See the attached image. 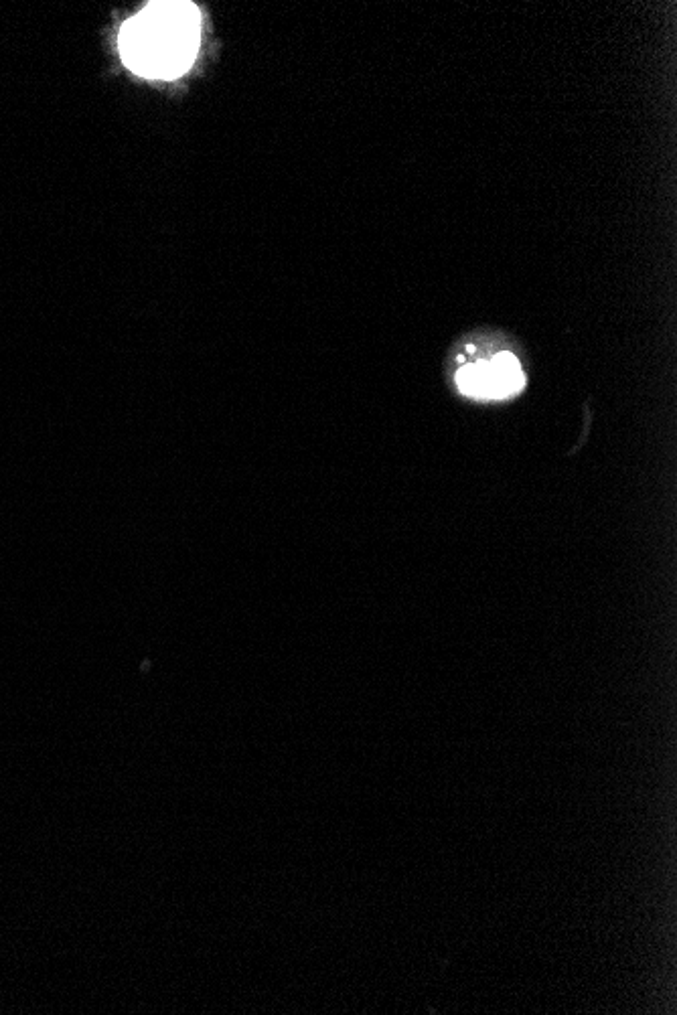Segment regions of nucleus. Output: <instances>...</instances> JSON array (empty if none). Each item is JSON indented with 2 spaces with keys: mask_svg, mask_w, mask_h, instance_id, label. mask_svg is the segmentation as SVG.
Listing matches in <instances>:
<instances>
[{
  "mask_svg": "<svg viewBox=\"0 0 677 1015\" xmlns=\"http://www.w3.org/2000/svg\"><path fill=\"white\" fill-rule=\"evenodd\" d=\"M199 15L191 5H150L120 35L124 61L142 75L175 77L195 59Z\"/></svg>",
  "mask_w": 677,
  "mask_h": 1015,
  "instance_id": "f257e3e1",
  "label": "nucleus"
},
{
  "mask_svg": "<svg viewBox=\"0 0 677 1015\" xmlns=\"http://www.w3.org/2000/svg\"><path fill=\"white\" fill-rule=\"evenodd\" d=\"M485 369L489 398H507L519 392L525 383L519 361L511 353H499L491 361H485Z\"/></svg>",
  "mask_w": 677,
  "mask_h": 1015,
  "instance_id": "f03ea898",
  "label": "nucleus"
}]
</instances>
